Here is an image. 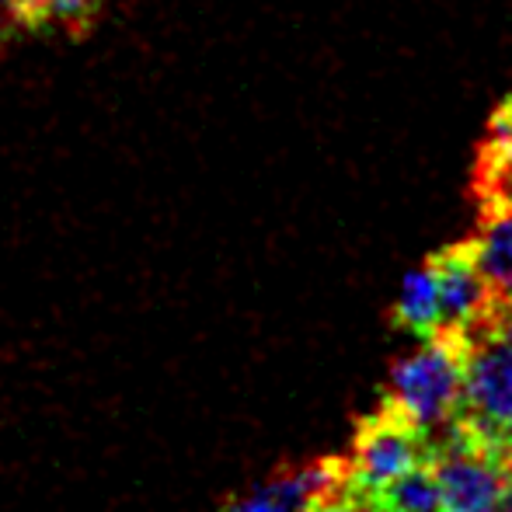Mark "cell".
I'll return each instance as SVG.
<instances>
[{"mask_svg":"<svg viewBox=\"0 0 512 512\" xmlns=\"http://www.w3.org/2000/svg\"><path fill=\"white\" fill-rule=\"evenodd\" d=\"M467 352H471L467 335L436 331L432 338H425L415 356H405L391 366V387L384 401L422 429L446 422L464 405Z\"/></svg>","mask_w":512,"mask_h":512,"instance_id":"6da1fadb","label":"cell"},{"mask_svg":"<svg viewBox=\"0 0 512 512\" xmlns=\"http://www.w3.org/2000/svg\"><path fill=\"white\" fill-rule=\"evenodd\" d=\"M345 457H349L352 488L377 495L387 481L401 478L418 464H429V432L394 405L380 401L370 415L356 418V432Z\"/></svg>","mask_w":512,"mask_h":512,"instance_id":"7a4b0ae2","label":"cell"},{"mask_svg":"<svg viewBox=\"0 0 512 512\" xmlns=\"http://www.w3.org/2000/svg\"><path fill=\"white\" fill-rule=\"evenodd\" d=\"M439 276V300H443V321L439 331H457V335L474 338L485 324L506 310L512 300H502L495 286L485 279L478 265V248L471 241L446 244L432 255Z\"/></svg>","mask_w":512,"mask_h":512,"instance_id":"3957f363","label":"cell"},{"mask_svg":"<svg viewBox=\"0 0 512 512\" xmlns=\"http://www.w3.org/2000/svg\"><path fill=\"white\" fill-rule=\"evenodd\" d=\"M352 485L349 457H317L283 467L251 492L223 502V512H307L317 499Z\"/></svg>","mask_w":512,"mask_h":512,"instance_id":"277c9868","label":"cell"},{"mask_svg":"<svg viewBox=\"0 0 512 512\" xmlns=\"http://www.w3.org/2000/svg\"><path fill=\"white\" fill-rule=\"evenodd\" d=\"M474 248H478L481 272L495 286V293L502 300H512V203H506V199H485L481 203Z\"/></svg>","mask_w":512,"mask_h":512,"instance_id":"5b68a950","label":"cell"},{"mask_svg":"<svg viewBox=\"0 0 512 512\" xmlns=\"http://www.w3.org/2000/svg\"><path fill=\"white\" fill-rule=\"evenodd\" d=\"M391 321L398 324L401 331H415V335H422V338H432L439 331L443 300H439V276H436L432 258L422 269L408 272V279L401 283L398 300H394Z\"/></svg>","mask_w":512,"mask_h":512,"instance_id":"8992f818","label":"cell"},{"mask_svg":"<svg viewBox=\"0 0 512 512\" xmlns=\"http://www.w3.org/2000/svg\"><path fill=\"white\" fill-rule=\"evenodd\" d=\"M380 512H446L443 488L432 471V464H418L405 471L401 478L387 481L377 495H373Z\"/></svg>","mask_w":512,"mask_h":512,"instance_id":"52a82bcc","label":"cell"},{"mask_svg":"<svg viewBox=\"0 0 512 512\" xmlns=\"http://www.w3.org/2000/svg\"><path fill=\"white\" fill-rule=\"evenodd\" d=\"M98 7H102V0H42L35 32L60 28L67 35H81L98 18Z\"/></svg>","mask_w":512,"mask_h":512,"instance_id":"ba28073f","label":"cell"},{"mask_svg":"<svg viewBox=\"0 0 512 512\" xmlns=\"http://www.w3.org/2000/svg\"><path fill=\"white\" fill-rule=\"evenodd\" d=\"M307 512H380L373 495L359 492V488H342V492H331L324 499H317Z\"/></svg>","mask_w":512,"mask_h":512,"instance_id":"9c48e42d","label":"cell"},{"mask_svg":"<svg viewBox=\"0 0 512 512\" xmlns=\"http://www.w3.org/2000/svg\"><path fill=\"white\" fill-rule=\"evenodd\" d=\"M39 7H42V0H0V18H4L7 25H18V28L35 32Z\"/></svg>","mask_w":512,"mask_h":512,"instance_id":"30bf717a","label":"cell"},{"mask_svg":"<svg viewBox=\"0 0 512 512\" xmlns=\"http://www.w3.org/2000/svg\"><path fill=\"white\" fill-rule=\"evenodd\" d=\"M499 443H502V453H506V460H509V467H512V415L506 418V422H502Z\"/></svg>","mask_w":512,"mask_h":512,"instance_id":"8fae6325","label":"cell"},{"mask_svg":"<svg viewBox=\"0 0 512 512\" xmlns=\"http://www.w3.org/2000/svg\"><path fill=\"white\" fill-rule=\"evenodd\" d=\"M499 512H512V471H509V481H506V492H502Z\"/></svg>","mask_w":512,"mask_h":512,"instance_id":"7c38bea8","label":"cell"},{"mask_svg":"<svg viewBox=\"0 0 512 512\" xmlns=\"http://www.w3.org/2000/svg\"><path fill=\"white\" fill-rule=\"evenodd\" d=\"M4 25H7V21H4V18H0V42H4Z\"/></svg>","mask_w":512,"mask_h":512,"instance_id":"4fadbf2b","label":"cell"}]
</instances>
